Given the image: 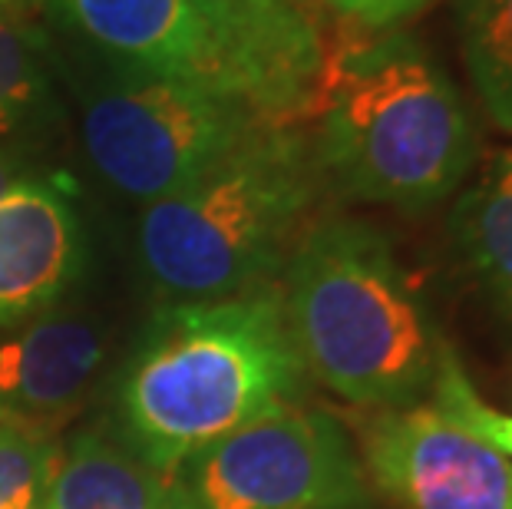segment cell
Returning a JSON list of instances; mask_svg holds the SVG:
<instances>
[{
    "label": "cell",
    "instance_id": "1",
    "mask_svg": "<svg viewBox=\"0 0 512 509\" xmlns=\"http://www.w3.org/2000/svg\"><path fill=\"white\" fill-rule=\"evenodd\" d=\"M311 139L324 186L337 196L427 212L463 189L479 136L463 93L407 30H361L324 47Z\"/></svg>",
    "mask_w": 512,
    "mask_h": 509
},
{
    "label": "cell",
    "instance_id": "2",
    "mask_svg": "<svg viewBox=\"0 0 512 509\" xmlns=\"http://www.w3.org/2000/svg\"><path fill=\"white\" fill-rule=\"evenodd\" d=\"M304 381L281 288L268 281L232 298L159 308L119 381L116 410L126 447L176 476L225 433L301 404Z\"/></svg>",
    "mask_w": 512,
    "mask_h": 509
},
{
    "label": "cell",
    "instance_id": "3",
    "mask_svg": "<svg viewBox=\"0 0 512 509\" xmlns=\"http://www.w3.org/2000/svg\"><path fill=\"white\" fill-rule=\"evenodd\" d=\"M281 272L304 374L367 410L430 397L446 338L384 232L344 215L311 222Z\"/></svg>",
    "mask_w": 512,
    "mask_h": 509
},
{
    "label": "cell",
    "instance_id": "4",
    "mask_svg": "<svg viewBox=\"0 0 512 509\" xmlns=\"http://www.w3.org/2000/svg\"><path fill=\"white\" fill-rule=\"evenodd\" d=\"M324 186L298 123H268L192 186L143 205L136 252L152 288L215 301L275 281Z\"/></svg>",
    "mask_w": 512,
    "mask_h": 509
},
{
    "label": "cell",
    "instance_id": "5",
    "mask_svg": "<svg viewBox=\"0 0 512 509\" xmlns=\"http://www.w3.org/2000/svg\"><path fill=\"white\" fill-rule=\"evenodd\" d=\"M268 123L245 96L116 70L86 93L80 136L96 176L149 205L192 186Z\"/></svg>",
    "mask_w": 512,
    "mask_h": 509
},
{
    "label": "cell",
    "instance_id": "6",
    "mask_svg": "<svg viewBox=\"0 0 512 509\" xmlns=\"http://www.w3.org/2000/svg\"><path fill=\"white\" fill-rule=\"evenodd\" d=\"M182 509H367L351 437L321 407L288 404L192 453L172 476Z\"/></svg>",
    "mask_w": 512,
    "mask_h": 509
},
{
    "label": "cell",
    "instance_id": "7",
    "mask_svg": "<svg viewBox=\"0 0 512 509\" xmlns=\"http://www.w3.org/2000/svg\"><path fill=\"white\" fill-rule=\"evenodd\" d=\"M361 467L397 509H512V460L420 400L361 424Z\"/></svg>",
    "mask_w": 512,
    "mask_h": 509
},
{
    "label": "cell",
    "instance_id": "8",
    "mask_svg": "<svg viewBox=\"0 0 512 509\" xmlns=\"http://www.w3.org/2000/svg\"><path fill=\"white\" fill-rule=\"evenodd\" d=\"M50 7L113 70L202 83L255 103L238 63L192 0H50Z\"/></svg>",
    "mask_w": 512,
    "mask_h": 509
},
{
    "label": "cell",
    "instance_id": "9",
    "mask_svg": "<svg viewBox=\"0 0 512 509\" xmlns=\"http://www.w3.org/2000/svg\"><path fill=\"white\" fill-rule=\"evenodd\" d=\"M238 63L258 110L275 123L311 116L324 40L298 0H192Z\"/></svg>",
    "mask_w": 512,
    "mask_h": 509
},
{
    "label": "cell",
    "instance_id": "10",
    "mask_svg": "<svg viewBox=\"0 0 512 509\" xmlns=\"http://www.w3.org/2000/svg\"><path fill=\"white\" fill-rule=\"evenodd\" d=\"M80 262L83 225L63 182L24 172L0 192V331L47 314Z\"/></svg>",
    "mask_w": 512,
    "mask_h": 509
},
{
    "label": "cell",
    "instance_id": "11",
    "mask_svg": "<svg viewBox=\"0 0 512 509\" xmlns=\"http://www.w3.org/2000/svg\"><path fill=\"white\" fill-rule=\"evenodd\" d=\"M106 338L76 314H40L0 341V407L27 424L70 414L90 394Z\"/></svg>",
    "mask_w": 512,
    "mask_h": 509
},
{
    "label": "cell",
    "instance_id": "12",
    "mask_svg": "<svg viewBox=\"0 0 512 509\" xmlns=\"http://www.w3.org/2000/svg\"><path fill=\"white\" fill-rule=\"evenodd\" d=\"M450 242L473 285L512 324V146L496 149L463 182L450 212Z\"/></svg>",
    "mask_w": 512,
    "mask_h": 509
},
{
    "label": "cell",
    "instance_id": "13",
    "mask_svg": "<svg viewBox=\"0 0 512 509\" xmlns=\"http://www.w3.org/2000/svg\"><path fill=\"white\" fill-rule=\"evenodd\" d=\"M43 509H182L172 476L103 433H80L60 457Z\"/></svg>",
    "mask_w": 512,
    "mask_h": 509
},
{
    "label": "cell",
    "instance_id": "14",
    "mask_svg": "<svg viewBox=\"0 0 512 509\" xmlns=\"http://www.w3.org/2000/svg\"><path fill=\"white\" fill-rule=\"evenodd\" d=\"M460 47L483 113L512 136V0H460Z\"/></svg>",
    "mask_w": 512,
    "mask_h": 509
},
{
    "label": "cell",
    "instance_id": "15",
    "mask_svg": "<svg viewBox=\"0 0 512 509\" xmlns=\"http://www.w3.org/2000/svg\"><path fill=\"white\" fill-rule=\"evenodd\" d=\"M50 43L30 20H0V136L50 116Z\"/></svg>",
    "mask_w": 512,
    "mask_h": 509
},
{
    "label": "cell",
    "instance_id": "16",
    "mask_svg": "<svg viewBox=\"0 0 512 509\" xmlns=\"http://www.w3.org/2000/svg\"><path fill=\"white\" fill-rule=\"evenodd\" d=\"M40 424H0V509H43L63 447Z\"/></svg>",
    "mask_w": 512,
    "mask_h": 509
},
{
    "label": "cell",
    "instance_id": "17",
    "mask_svg": "<svg viewBox=\"0 0 512 509\" xmlns=\"http://www.w3.org/2000/svg\"><path fill=\"white\" fill-rule=\"evenodd\" d=\"M430 400L443 410V414L460 420L466 430L476 433L479 440H486L489 447L503 453L506 460H512V414L509 410L493 407L476 391L470 374H466V367L460 361V354L453 351L450 341H443V348H440Z\"/></svg>",
    "mask_w": 512,
    "mask_h": 509
},
{
    "label": "cell",
    "instance_id": "18",
    "mask_svg": "<svg viewBox=\"0 0 512 509\" xmlns=\"http://www.w3.org/2000/svg\"><path fill=\"white\" fill-rule=\"evenodd\" d=\"M337 17H344L347 24L361 30H387L397 27L400 20L417 14L420 7H427L430 0H324Z\"/></svg>",
    "mask_w": 512,
    "mask_h": 509
},
{
    "label": "cell",
    "instance_id": "19",
    "mask_svg": "<svg viewBox=\"0 0 512 509\" xmlns=\"http://www.w3.org/2000/svg\"><path fill=\"white\" fill-rule=\"evenodd\" d=\"M40 0H0V20H30Z\"/></svg>",
    "mask_w": 512,
    "mask_h": 509
},
{
    "label": "cell",
    "instance_id": "20",
    "mask_svg": "<svg viewBox=\"0 0 512 509\" xmlns=\"http://www.w3.org/2000/svg\"><path fill=\"white\" fill-rule=\"evenodd\" d=\"M20 176H24V172H20L17 156L7 153V149H0V192H7Z\"/></svg>",
    "mask_w": 512,
    "mask_h": 509
},
{
    "label": "cell",
    "instance_id": "21",
    "mask_svg": "<svg viewBox=\"0 0 512 509\" xmlns=\"http://www.w3.org/2000/svg\"><path fill=\"white\" fill-rule=\"evenodd\" d=\"M10 420H17V417H14V414H7V410L0 407V424H10ZM24 424H27V420H24Z\"/></svg>",
    "mask_w": 512,
    "mask_h": 509
},
{
    "label": "cell",
    "instance_id": "22",
    "mask_svg": "<svg viewBox=\"0 0 512 509\" xmlns=\"http://www.w3.org/2000/svg\"><path fill=\"white\" fill-rule=\"evenodd\" d=\"M298 4H304V0H298Z\"/></svg>",
    "mask_w": 512,
    "mask_h": 509
}]
</instances>
